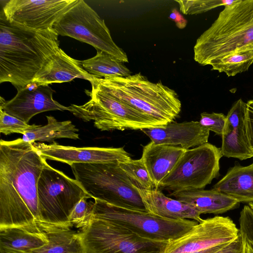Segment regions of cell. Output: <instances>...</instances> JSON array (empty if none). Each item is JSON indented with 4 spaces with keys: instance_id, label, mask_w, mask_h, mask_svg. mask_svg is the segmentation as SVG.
Returning a JSON list of instances; mask_svg holds the SVG:
<instances>
[{
    "instance_id": "cell-18",
    "label": "cell",
    "mask_w": 253,
    "mask_h": 253,
    "mask_svg": "<svg viewBox=\"0 0 253 253\" xmlns=\"http://www.w3.org/2000/svg\"><path fill=\"white\" fill-rule=\"evenodd\" d=\"M48 242L38 222L0 228V253H27L42 247Z\"/></svg>"
},
{
    "instance_id": "cell-12",
    "label": "cell",
    "mask_w": 253,
    "mask_h": 253,
    "mask_svg": "<svg viewBox=\"0 0 253 253\" xmlns=\"http://www.w3.org/2000/svg\"><path fill=\"white\" fill-rule=\"evenodd\" d=\"M240 233L228 216L216 215L202 220L182 236L169 241L163 253H190L228 244Z\"/></svg>"
},
{
    "instance_id": "cell-34",
    "label": "cell",
    "mask_w": 253,
    "mask_h": 253,
    "mask_svg": "<svg viewBox=\"0 0 253 253\" xmlns=\"http://www.w3.org/2000/svg\"><path fill=\"white\" fill-rule=\"evenodd\" d=\"M245 123L247 139L253 154V99L246 103Z\"/></svg>"
},
{
    "instance_id": "cell-3",
    "label": "cell",
    "mask_w": 253,
    "mask_h": 253,
    "mask_svg": "<svg viewBox=\"0 0 253 253\" xmlns=\"http://www.w3.org/2000/svg\"><path fill=\"white\" fill-rule=\"evenodd\" d=\"M253 49V0L224 6L211 26L197 39L194 59L200 65L235 52Z\"/></svg>"
},
{
    "instance_id": "cell-39",
    "label": "cell",
    "mask_w": 253,
    "mask_h": 253,
    "mask_svg": "<svg viewBox=\"0 0 253 253\" xmlns=\"http://www.w3.org/2000/svg\"><path fill=\"white\" fill-rule=\"evenodd\" d=\"M248 205L253 210V203H250Z\"/></svg>"
},
{
    "instance_id": "cell-24",
    "label": "cell",
    "mask_w": 253,
    "mask_h": 253,
    "mask_svg": "<svg viewBox=\"0 0 253 253\" xmlns=\"http://www.w3.org/2000/svg\"><path fill=\"white\" fill-rule=\"evenodd\" d=\"M221 137L223 156L241 161L253 157L247 137L245 120L226 121Z\"/></svg>"
},
{
    "instance_id": "cell-30",
    "label": "cell",
    "mask_w": 253,
    "mask_h": 253,
    "mask_svg": "<svg viewBox=\"0 0 253 253\" xmlns=\"http://www.w3.org/2000/svg\"><path fill=\"white\" fill-rule=\"evenodd\" d=\"M39 125H29L22 120L10 115L0 109V132L5 135L20 133L23 135Z\"/></svg>"
},
{
    "instance_id": "cell-23",
    "label": "cell",
    "mask_w": 253,
    "mask_h": 253,
    "mask_svg": "<svg viewBox=\"0 0 253 253\" xmlns=\"http://www.w3.org/2000/svg\"><path fill=\"white\" fill-rule=\"evenodd\" d=\"M38 223L47 236L48 243L27 253H82L79 231L68 225Z\"/></svg>"
},
{
    "instance_id": "cell-17",
    "label": "cell",
    "mask_w": 253,
    "mask_h": 253,
    "mask_svg": "<svg viewBox=\"0 0 253 253\" xmlns=\"http://www.w3.org/2000/svg\"><path fill=\"white\" fill-rule=\"evenodd\" d=\"M76 78L86 80L91 83L97 78L86 71L80 61L69 56L60 48L45 60L32 82L49 85L70 82Z\"/></svg>"
},
{
    "instance_id": "cell-37",
    "label": "cell",
    "mask_w": 253,
    "mask_h": 253,
    "mask_svg": "<svg viewBox=\"0 0 253 253\" xmlns=\"http://www.w3.org/2000/svg\"><path fill=\"white\" fill-rule=\"evenodd\" d=\"M228 244L217 245L206 250L190 253H214Z\"/></svg>"
},
{
    "instance_id": "cell-11",
    "label": "cell",
    "mask_w": 253,
    "mask_h": 253,
    "mask_svg": "<svg viewBox=\"0 0 253 253\" xmlns=\"http://www.w3.org/2000/svg\"><path fill=\"white\" fill-rule=\"evenodd\" d=\"M92 215L114 221L141 236L168 242L182 236L198 223L190 219L163 218L148 211L116 206L98 200H94Z\"/></svg>"
},
{
    "instance_id": "cell-1",
    "label": "cell",
    "mask_w": 253,
    "mask_h": 253,
    "mask_svg": "<svg viewBox=\"0 0 253 253\" xmlns=\"http://www.w3.org/2000/svg\"><path fill=\"white\" fill-rule=\"evenodd\" d=\"M46 160L22 138L0 141V228L40 221L38 183Z\"/></svg>"
},
{
    "instance_id": "cell-6",
    "label": "cell",
    "mask_w": 253,
    "mask_h": 253,
    "mask_svg": "<svg viewBox=\"0 0 253 253\" xmlns=\"http://www.w3.org/2000/svg\"><path fill=\"white\" fill-rule=\"evenodd\" d=\"M79 231L82 253H163L169 242L141 236L114 221L93 215Z\"/></svg>"
},
{
    "instance_id": "cell-21",
    "label": "cell",
    "mask_w": 253,
    "mask_h": 253,
    "mask_svg": "<svg viewBox=\"0 0 253 253\" xmlns=\"http://www.w3.org/2000/svg\"><path fill=\"white\" fill-rule=\"evenodd\" d=\"M147 211L155 216L170 219H186L198 223L201 214L189 205L165 195L161 190H138Z\"/></svg>"
},
{
    "instance_id": "cell-27",
    "label": "cell",
    "mask_w": 253,
    "mask_h": 253,
    "mask_svg": "<svg viewBox=\"0 0 253 253\" xmlns=\"http://www.w3.org/2000/svg\"><path fill=\"white\" fill-rule=\"evenodd\" d=\"M253 64V49H248L235 52L214 60L208 65L211 66V70L233 77L247 71Z\"/></svg>"
},
{
    "instance_id": "cell-25",
    "label": "cell",
    "mask_w": 253,
    "mask_h": 253,
    "mask_svg": "<svg viewBox=\"0 0 253 253\" xmlns=\"http://www.w3.org/2000/svg\"><path fill=\"white\" fill-rule=\"evenodd\" d=\"M47 123L43 126L39 125L37 127L28 131L23 135L22 139L27 142L36 141L53 143L58 138H66L78 139L79 129L71 121H57L53 116H46Z\"/></svg>"
},
{
    "instance_id": "cell-13",
    "label": "cell",
    "mask_w": 253,
    "mask_h": 253,
    "mask_svg": "<svg viewBox=\"0 0 253 253\" xmlns=\"http://www.w3.org/2000/svg\"><path fill=\"white\" fill-rule=\"evenodd\" d=\"M77 0H10L2 8L9 21L26 27L43 30L55 23Z\"/></svg>"
},
{
    "instance_id": "cell-28",
    "label": "cell",
    "mask_w": 253,
    "mask_h": 253,
    "mask_svg": "<svg viewBox=\"0 0 253 253\" xmlns=\"http://www.w3.org/2000/svg\"><path fill=\"white\" fill-rule=\"evenodd\" d=\"M119 164L132 185L138 190H150L155 189L154 184L141 158L119 162Z\"/></svg>"
},
{
    "instance_id": "cell-22",
    "label": "cell",
    "mask_w": 253,
    "mask_h": 253,
    "mask_svg": "<svg viewBox=\"0 0 253 253\" xmlns=\"http://www.w3.org/2000/svg\"><path fill=\"white\" fill-rule=\"evenodd\" d=\"M212 189L225 194L240 203H253V163L243 166L235 162Z\"/></svg>"
},
{
    "instance_id": "cell-7",
    "label": "cell",
    "mask_w": 253,
    "mask_h": 253,
    "mask_svg": "<svg viewBox=\"0 0 253 253\" xmlns=\"http://www.w3.org/2000/svg\"><path fill=\"white\" fill-rule=\"evenodd\" d=\"M40 221L68 225L76 205L84 198H91L80 184L47 162L38 183Z\"/></svg>"
},
{
    "instance_id": "cell-36",
    "label": "cell",
    "mask_w": 253,
    "mask_h": 253,
    "mask_svg": "<svg viewBox=\"0 0 253 253\" xmlns=\"http://www.w3.org/2000/svg\"><path fill=\"white\" fill-rule=\"evenodd\" d=\"M169 18L175 23L176 27L179 29H182L186 26L187 21L175 8L172 10Z\"/></svg>"
},
{
    "instance_id": "cell-4",
    "label": "cell",
    "mask_w": 253,
    "mask_h": 253,
    "mask_svg": "<svg viewBox=\"0 0 253 253\" xmlns=\"http://www.w3.org/2000/svg\"><path fill=\"white\" fill-rule=\"evenodd\" d=\"M91 84L129 105L158 126L173 122L181 111L175 91L161 82L150 81L140 73L126 77L97 78Z\"/></svg>"
},
{
    "instance_id": "cell-31",
    "label": "cell",
    "mask_w": 253,
    "mask_h": 253,
    "mask_svg": "<svg viewBox=\"0 0 253 253\" xmlns=\"http://www.w3.org/2000/svg\"><path fill=\"white\" fill-rule=\"evenodd\" d=\"M84 198L80 201L73 210L69 221L72 226L80 229L90 222L93 214L94 202L87 201Z\"/></svg>"
},
{
    "instance_id": "cell-26",
    "label": "cell",
    "mask_w": 253,
    "mask_h": 253,
    "mask_svg": "<svg viewBox=\"0 0 253 253\" xmlns=\"http://www.w3.org/2000/svg\"><path fill=\"white\" fill-rule=\"evenodd\" d=\"M94 57L80 61L83 68L98 78L113 77H126L131 75L124 63L102 51H97Z\"/></svg>"
},
{
    "instance_id": "cell-10",
    "label": "cell",
    "mask_w": 253,
    "mask_h": 253,
    "mask_svg": "<svg viewBox=\"0 0 253 253\" xmlns=\"http://www.w3.org/2000/svg\"><path fill=\"white\" fill-rule=\"evenodd\" d=\"M53 28L58 35L88 43L124 63L128 62L126 52L113 41L104 20L83 0H77Z\"/></svg>"
},
{
    "instance_id": "cell-5",
    "label": "cell",
    "mask_w": 253,
    "mask_h": 253,
    "mask_svg": "<svg viewBox=\"0 0 253 253\" xmlns=\"http://www.w3.org/2000/svg\"><path fill=\"white\" fill-rule=\"evenodd\" d=\"M70 167L75 179L91 198L116 206L147 211L139 190L118 161L76 163Z\"/></svg>"
},
{
    "instance_id": "cell-14",
    "label": "cell",
    "mask_w": 253,
    "mask_h": 253,
    "mask_svg": "<svg viewBox=\"0 0 253 253\" xmlns=\"http://www.w3.org/2000/svg\"><path fill=\"white\" fill-rule=\"evenodd\" d=\"M16 95L6 101L0 97V109L7 114L28 123L36 115L48 111H69L53 99L55 91L49 85H40L32 83L17 89Z\"/></svg>"
},
{
    "instance_id": "cell-19",
    "label": "cell",
    "mask_w": 253,
    "mask_h": 253,
    "mask_svg": "<svg viewBox=\"0 0 253 253\" xmlns=\"http://www.w3.org/2000/svg\"><path fill=\"white\" fill-rule=\"evenodd\" d=\"M186 150L179 146L152 141L143 147L141 159L155 189H158L160 182L172 170Z\"/></svg>"
},
{
    "instance_id": "cell-38",
    "label": "cell",
    "mask_w": 253,
    "mask_h": 253,
    "mask_svg": "<svg viewBox=\"0 0 253 253\" xmlns=\"http://www.w3.org/2000/svg\"><path fill=\"white\" fill-rule=\"evenodd\" d=\"M246 253H253V248L246 240Z\"/></svg>"
},
{
    "instance_id": "cell-9",
    "label": "cell",
    "mask_w": 253,
    "mask_h": 253,
    "mask_svg": "<svg viewBox=\"0 0 253 253\" xmlns=\"http://www.w3.org/2000/svg\"><path fill=\"white\" fill-rule=\"evenodd\" d=\"M221 148L210 143L186 150L158 189L170 192L203 189L219 176Z\"/></svg>"
},
{
    "instance_id": "cell-20",
    "label": "cell",
    "mask_w": 253,
    "mask_h": 253,
    "mask_svg": "<svg viewBox=\"0 0 253 253\" xmlns=\"http://www.w3.org/2000/svg\"><path fill=\"white\" fill-rule=\"evenodd\" d=\"M169 196L189 205L201 214H221L240 205L236 200L212 189L172 192Z\"/></svg>"
},
{
    "instance_id": "cell-2",
    "label": "cell",
    "mask_w": 253,
    "mask_h": 253,
    "mask_svg": "<svg viewBox=\"0 0 253 253\" xmlns=\"http://www.w3.org/2000/svg\"><path fill=\"white\" fill-rule=\"evenodd\" d=\"M52 28L36 30L0 18V83L17 89L32 83L45 60L59 48Z\"/></svg>"
},
{
    "instance_id": "cell-29",
    "label": "cell",
    "mask_w": 253,
    "mask_h": 253,
    "mask_svg": "<svg viewBox=\"0 0 253 253\" xmlns=\"http://www.w3.org/2000/svg\"><path fill=\"white\" fill-rule=\"evenodd\" d=\"M236 0H176L180 11L186 15L198 14L207 12L220 6L230 5Z\"/></svg>"
},
{
    "instance_id": "cell-8",
    "label": "cell",
    "mask_w": 253,
    "mask_h": 253,
    "mask_svg": "<svg viewBox=\"0 0 253 253\" xmlns=\"http://www.w3.org/2000/svg\"><path fill=\"white\" fill-rule=\"evenodd\" d=\"M90 100L82 105L71 104L69 111L85 122L93 121L101 131L138 130L158 126L125 102L92 86L85 91Z\"/></svg>"
},
{
    "instance_id": "cell-32",
    "label": "cell",
    "mask_w": 253,
    "mask_h": 253,
    "mask_svg": "<svg viewBox=\"0 0 253 253\" xmlns=\"http://www.w3.org/2000/svg\"><path fill=\"white\" fill-rule=\"evenodd\" d=\"M199 121L204 127L212 131L216 134L222 136L224 131L226 116L221 113H211L203 112L200 115Z\"/></svg>"
},
{
    "instance_id": "cell-35",
    "label": "cell",
    "mask_w": 253,
    "mask_h": 253,
    "mask_svg": "<svg viewBox=\"0 0 253 253\" xmlns=\"http://www.w3.org/2000/svg\"><path fill=\"white\" fill-rule=\"evenodd\" d=\"M246 240L240 232L238 237L214 253H246Z\"/></svg>"
},
{
    "instance_id": "cell-33",
    "label": "cell",
    "mask_w": 253,
    "mask_h": 253,
    "mask_svg": "<svg viewBox=\"0 0 253 253\" xmlns=\"http://www.w3.org/2000/svg\"><path fill=\"white\" fill-rule=\"evenodd\" d=\"M239 221L240 232L253 248V210L249 205L241 210Z\"/></svg>"
},
{
    "instance_id": "cell-16",
    "label": "cell",
    "mask_w": 253,
    "mask_h": 253,
    "mask_svg": "<svg viewBox=\"0 0 253 253\" xmlns=\"http://www.w3.org/2000/svg\"><path fill=\"white\" fill-rule=\"evenodd\" d=\"M141 130L155 143L179 146L185 150L207 143L210 135V130L197 121H173Z\"/></svg>"
},
{
    "instance_id": "cell-15",
    "label": "cell",
    "mask_w": 253,
    "mask_h": 253,
    "mask_svg": "<svg viewBox=\"0 0 253 253\" xmlns=\"http://www.w3.org/2000/svg\"><path fill=\"white\" fill-rule=\"evenodd\" d=\"M32 143L45 160L60 162L70 166L76 163L124 162L131 159L129 154L123 147H76L61 145L55 141L49 144Z\"/></svg>"
}]
</instances>
